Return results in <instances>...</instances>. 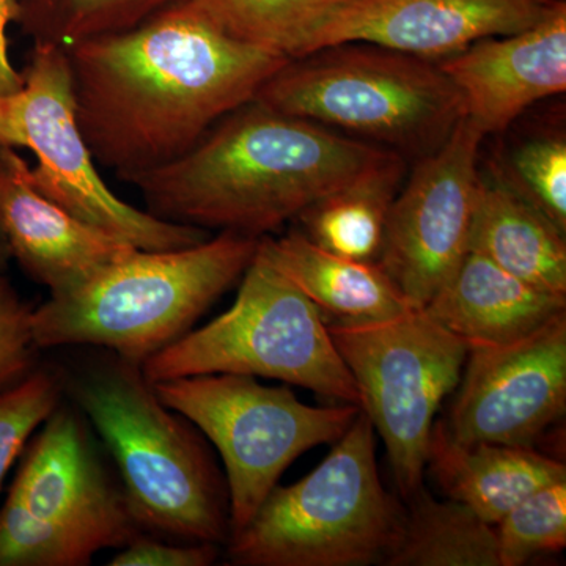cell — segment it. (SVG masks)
<instances>
[{
    "label": "cell",
    "instance_id": "obj_24",
    "mask_svg": "<svg viewBox=\"0 0 566 566\" xmlns=\"http://www.w3.org/2000/svg\"><path fill=\"white\" fill-rule=\"evenodd\" d=\"M177 0H18V21L35 43L69 48L126 31Z\"/></svg>",
    "mask_w": 566,
    "mask_h": 566
},
{
    "label": "cell",
    "instance_id": "obj_27",
    "mask_svg": "<svg viewBox=\"0 0 566 566\" xmlns=\"http://www.w3.org/2000/svg\"><path fill=\"white\" fill-rule=\"evenodd\" d=\"M532 207L566 233V139L564 134L532 137L513 151L501 177Z\"/></svg>",
    "mask_w": 566,
    "mask_h": 566
},
{
    "label": "cell",
    "instance_id": "obj_13",
    "mask_svg": "<svg viewBox=\"0 0 566 566\" xmlns=\"http://www.w3.org/2000/svg\"><path fill=\"white\" fill-rule=\"evenodd\" d=\"M25 447L11 501L84 536L98 551L123 547L142 534L92 424L71 401H61Z\"/></svg>",
    "mask_w": 566,
    "mask_h": 566
},
{
    "label": "cell",
    "instance_id": "obj_6",
    "mask_svg": "<svg viewBox=\"0 0 566 566\" xmlns=\"http://www.w3.org/2000/svg\"><path fill=\"white\" fill-rule=\"evenodd\" d=\"M324 48L290 61L253 102L282 114L390 145L438 150L464 115L463 99L438 63L376 44Z\"/></svg>",
    "mask_w": 566,
    "mask_h": 566
},
{
    "label": "cell",
    "instance_id": "obj_26",
    "mask_svg": "<svg viewBox=\"0 0 566 566\" xmlns=\"http://www.w3.org/2000/svg\"><path fill=\"white\" fill-rule=\"evenodd\" d=\"M96 553L84 536L32 515L10 497L0 509V566H84Z\"/></svg>",
    "mask_w": 566,
    "mask_h": 566
},
{
    "label": "cell",
    "instance_id": "obj_31",
    "mask_svg": "<svg viewBox=\"0 0 566 566\" xmlns=\"http://www.w3.org/2000/svg\"><path fill=\"white\" fill-rule=\"evenodd\" d=\"M20 7L18 0H0V93L20 91L24 85V74L14 69L9 55V36L7 29L18 21Z\"/></svg>",
    "mask_w": 566,
    "mask_h": 566
},
{
    "label": "cell",
    "instance_id": "obj_3",
    "mask_svg": "<svg viewBox=\"0 0 566 566\" xmlns=\"http://www.w3.org/2000/svg\"><path fill=\"white\" fill-rule=\"evenodd\" d=\"M55 370L63 395L114 458L142 532L174 542L229 539V491L205 436L159 400L139 364L104 349Z\"/></svg>",
    "mask_w": 566,
    "mask_h": 566
},
{
    "label": "cell",
    "instance_id": "obj_29",
    "mask_svg": "<svg viewBox=\"0 0 566 566\" xmlns=\"http://www.w3.org/2000/svg\"><path fill=\"white\" fill-rule=\"evenodd\" d=\"M32 311L0 274V390L35 370L39 346L33 340Z\"/></svg>",
    "mask_w": 566,
    "mask_h": 566
},
{
    "label": "cell",
    "instance_id": "obj_8",
    "mask_svg": "<svg viewBox=\"0 0 566 566\" xmlns=\"http://www.w3.org/2000/svg\"><path fill=\"white\" fill-rule=\"evenodd\" d=\"M20 91L0 93V145L35 155L33 188L80 221L140 251H172L203 243L210 233L163 221L115 196L96 170L76 115L69 52L35 43Z\"/></svg>",
    "mask_w": 566,
    "mask_h": 566
},
{
    "label": "cell",
    "instance_id": "obj_28",
    "mask_svg": "<svg viewBox=\"0 0 566 566\" xmlns=\"http://www.w3.org/2000/svg\"><path fill=\"white\" fill-rule=\"evenodd\" d=\"M63 398L55 368H35L17 385L0 390V491L29 439Z\"/></svg>",
    "mask_w": 566,
    "mask_h": 566
},
{
    "label": "cell",
    "instance_id": "obj_4",
    "mask_svg": "<svg viewBox=\"0 0 566 566\" xmlns=\"http://www.w3.org/2000/svg\"><path fill=\"white\" fill-rule=\"evenodd\" d=\"M260 238L222 232L172 251H136L32 311L39 349L93 346L134 364L172 345L240 281Z\"/></svg>",
    "mask_w": 566,
    "mask_h": 566
},
{
    "label": "cell",
    "instance_id": "obj_1",
    "mask_svg": "<svg viewBox=\"0 0 566 566\" xmlns=\"http://www.w3.org/2000/svg\"><path fill=\"white\" fill-rule=\"evenodd\" d=\"M66 52L85 142L125 181L180 158L290 62L230 39L182 0Z\"/></svg>",
    "mask_w": 566,
    "mask_h": 566
},
{
    "label": "cell",
    "instance_id": "obj_32",
    "mask_svg": "<svg viewBox=\"0 0 566 566\" xmlns=\"http://www.w3.org/2000/svg\"><path fill=\"white\" fill-rule=\"evenodd\" d=\"M11 259H13V255H11L9 241H7L6 233L0 229V274L6 273Z\"/></svg>",
    "mask_w": 566,
    "mask_h": 566
},
{
    "label": "cell",
    "instance_id": "obj_12",
    "mask_svg": "<svg viewBox=\"0 0 566 566\" xmlns=\"http://www.w3.org/2000/svg\"><path fill=\"white\" fill-rule=\"evenodd\" d=\"M458 387L457 442L534 447L566 411V311L512 344L468 348Z\"/></svg>",
    "mask_w": 566,
    "mask_h": 566
},
{
    "label": "cell",
    "instance_id": "obj_23",
    "mask_svg": "<svg viewBox=\"0 0 566 566\" xmlns=\"http://www.w3.org/2000/svg\"><path fill=\"white\" fill-rule=\"evenodd\" d=\"M230 39L289 61L305 57L316 33L348 0H182Z\"/></svg>",
    "mask_w": 566,
    "mask_h": 566
},
{
    "label": "cell",
    "instance_id": "obj_30",
    "mask_svg": "<svg viewBox=\"0 0 566 566\" xmlns=\"http://www.w3.org/2000/svg\"><path fill=\"white\" fill-rule=\"evenodd\" d=\"M218 558L216 543L164 542L137 535L112 557L109 566H210Z\"/></svg>",
    "mask_w": 566,
    "mask_h": 566
},
{
    "label": "cell",
    "instance_id": "obj_11",
    "mask_svg": "<svg viewBox=\"0 0 566 566\" xmlns=\"http://www.w3.org/2000/svg\"><path fill=\"white\" fill-rule=\"evenodd\" d=\"M483 137L463 115L444 144L420 159L390 207L376 263L417 308L430 303L469 252Z\"/></svg>",
    "mask_w": 566,
    "mask_h": 566
},
{
    "label": "cell",
    "instance_id": "obj_22",
    "mask_svg": "<svg viewBox=\"0 0 566 566\" xmlns=\"http://www.w3.org/2000/svg\"><path fill=\"white\" fill-rule=\"evenodd\" d=\"M387 566H501L495 526L461 502L438 501L420 488L408 499Z\"/></svg>",
    "mask_w": 566,
    "mask_h": 566
},
{
    "label": "cell",
    "instance_id": "obj_16",
    "mask_svg": "<svg viewBox=\"0 0 566 566\" xmlns=\"http://www.w3.org/2000/svg\"><path fill=\"white\" fill-rule=\"evenodd\" d=\"M28 170L14 148L0 145V229L13 259L51 296L71 292L136 251L51 202L33 188Z\"/></svg>",
    "mask_w": 566,
    "mask_h": 566
},
{
    "label": "cell",
    "instance_id": "obj_21",
    "mask_svg": "<svg viewBox=\"0 0 566 566\" xmlns=\"http://www.w3.org/2000/svg\"><path fill=\"white\" fill-rule=\"evenodd\" d=\"M403 177L401 156L387 153L381 161L348 185L301 212L303 233L319 248L337 255L376 262L390 207Z\"/></svg>",
    "mask_w": 566,
    "mask_h": 566
},
{
    "label": "cell",
    "instance_id": "obj_14",
    "mask_svg": "<svg viewBox=\"0 0 566 566\" xmlns=\"http://www.w3.org/2000/svg\"><path fill=\"white\" fill-rule=\"evenodd\" d=\"M557 2L348 0L316 33L308 54L337 44L368 43L441 62L476 41L531 28Z\"/></svg>",
    "mask_w": 566,
    "mask_h": 566
},
{
    "label": "cell",
    "instance_id": "obj_18",
    "mask_svg": "<svg viewBox=\"0 0 566 566\" xmlns=\"http://www.w3.org/2000/svg\"><path fill=\"white\" fill-rule=\"evenodd\" d=\"M427 468L449 499L493 526L528 494L566 480V465L534 447L460 444L442 420L431 431Z\"/></svg>",
    "mask_w": 566,
    "mask_h": 566
},
{
    "label": "cell",
    "instance_id": "obj_20",
    "mask_svg": "<svg viewBox=\"0 0 566 566\" xmlns=\"http://www.w3.org/2000/svg\"><path fill=\"white\" fill-rule=\"evenodd\" d=\"M469 252L543 292L566 297L565 233L501 177L480 175Z\"/></svg>",
    "mask_w": 566,
    "mask_h": 566
},
{
    "label": "cell",
    "instance_id": "obj_25",
    "mask_svg": "<svg viewBox=\"0 0 566 566\" xmlns=\"http://www.w3.org/2000/svg\"><path fill=\"white\" fill-rule=\"evenodd\" d=\"M501 566H523L539 554L558 553L566 546V480L528 494L497 524Z\"/></svg>",
    "mask_w": 566,
    "mask_h": 566
},
{
    "label": "cell",
    "instance_id": "obj_15",
    "mask_svg": "<svg viewBox=\"0 0 566 566\" xmlns=\"http://www.w3.org/2000/svg\"><path fill=\"white\" fill-rule=\"evenodd\" d=\"M438 65L480 132H505L528 107L566 91L565 0L531 28L476 41Z\"/></svg>",
    "mask_w": 566,
    "mask_h": 566
},
{
    "label": "cell",
    "instance_id": "obj_19",
    "mask_svg": "<svg viewBox=\"0 0 566 566\" xmlns=\"http://www.w3.org/2000/svg\"><path fill=\"white\" fill-rule=\"evenodd\" d=\"M259 252L318 307L324 319L329 315L337 322H381L417 308L378 263L326 251L301 230L260 238Z\"/></svg>",
    "mask_w": 566,
    "mask_h": 566
},
{
    "label": "cell",
    "instance_id": "obj_17",
    "mask_svg": "<svg viewBox=\"0 0 566 566\" xmlns=\"http://www.w3.org/2000/svg\"><path fill=\"white\" fill-rule=\"evenodd\" d=\"M424 311L468 348L512 344L566 311V297L521 281L468 252Z\"/></svg>",
    "mask_w": 566,
    "mask_h": 566
},
{
    "label": "cell",
    "instance_id": "obj_10",
    "mask_svg": "<svg viewBox=\"0 0 566 566\" xmlns=\"http://www.w3.org/2000/svg\"><path fill=\"white\" fill-rule=\"evenodd\" d=\"M327 329L408 501L423 486L436 412L460 385L468 346L424 308L381 322L327 323Z\"/></svg>",
    "mask_w": 566,
    "mask_h": 566
},
{
    "label": "cell",
    "instance_id": "obj_2",
    "mask_svg": "<svg viewBox=\"0 0 566 566\" xmlns=\"http://www.w3.org/2000/svg\"><path fill=\"white\" fill-rule=\"evenodd\" d=\"M387 153L252 99L180 158L126 181L163 221L262 238Z\"/></svg>",
    "mask_w": 566,
    "mask_h": 566
},
{
    "label": "cell",
    "instance_id": "obj_5",
    "mask_svg": "<svg viewBox=\"0 0 566 566\" xmlns=\"http://www.w3.org/2000/svg\"><path fill=\"white\" fill-rule=\"evenodd\" d=\"M401 521L379 479L374 424L360 411L314 471L275 485L230 534L229 558L240 566H367L385 562Z\"/></svg>",
    "mask_w": 566,
    "mask_h": 566
},
{
    "label": "cell",
    "instance_id": "obj_7",
    "mask_svg": "<svg viewBox=\"0 0 566 566\" xmlns=\"http://www.w3.org/2000/svg\"><path fill=\"white\" fill-rule=\"evenodd\" d=\"M241 279L232 307L148 357L145 378L156 385L197 375L262 376L360 408L318 307L259 249Z\"/></svg>",
    "mask_w": 566,
    "mask_h": 566
},
{
    "label": "cell",
    "instance_id": "obj_9",
    "mask_svg": "<svg viewBox=\"0 0 566 566\" xmlns=\"http://www.w3.org/2000/svg\"><path fill=\"white\" fill-rule=\"evenodd\" d=\"M153 387L221 453L230 534L252 520L290 464L315 447L334 444L363 411L348 403L305 405L289 386H263L248 375L185 376Z\"/></svg>",
    "mask_w": 566,
    "mask_h": 566
}]
</instances>
